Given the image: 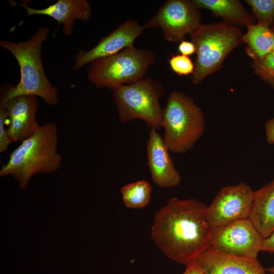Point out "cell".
Segmentation results:
<instances>
[{"label":"cell","instance_id":"18","mask_svg":"<svg viewBox=\"0 0 274 274\" xmlns=\"http://www.w3.org/2000/svg\"><path fill=\"white\" fill-rule=\"evenodd\" d=\"M247 28L243 43L247 44L245 52L253 60L260 59L274 50V32L270 26L258 21Z\"/></svg>","mask_w":274,"mask_h":274},{"label":"cell","instance_id":"19","mask_svg":"<svg viewBox=\"0 0 274 274\" xmlns=\"http://www.w3.org/2000/svg\"><path fill=\"white\" fill-rule=\"evenodd\" d=\"M120 192L126 208L142 209L150 202L152 188L147 181L140 180L124 186Z\"/></svg>","mask_w":274,"mask_h":274},{"label":"cell","instance_id":"24","mask_svg":"<svg viewBox=\"0 0 274 274\" xmlns=\"http://www.w3.org/2000/svg\"><path fill=\"white\" fill-rule=\"evenodd\" d=\"M178 50L182 55L188 56L196 51L195 47L193 43L185 40L179 44Z\"/></svg>","mask_w":274,"mask_h":274},{"label":"cell","instance_id":"14","mask_svg":"<svg viewBox=\"0 0 274 274\" xmlns=\"http://www.w3.org/2000/svg\"><path fill=\"white\" fill-rule=\"evenodd\" d=\"M205 274H265L257 258L226 253L208 247L195 261Z\"/></svg>","mask_w":274,"mask_h":274},{"label":"cell","instance_id":"23","mask_svg":"<svg viewBox=\"0 0 274 274\" xmlns=\"http://www.w3.org/2000/svg\"><path fill=\"white\" fill-rule=\"evenodd\" d=\"M8 113L4 102L0 99V153L7 150L12 143L8 137L7 129L6 128V121Z\"/></svg>","mask_w":274,"mask_h":274},{"label":"cell","instance_id":"20","mask_svg":"<svg viewBox=\"0 0 274 274\" xmlns=\"http://www.w3.org/2000/svg\"><path fill=\"white\" fill-rule=\"evenodd\" d=\"M255 74L274 89V50L251 64Z\"/></svg>","mask_w":274,"mask_h":274},{"label":"cell","instance_id":"1","mask_svg":"<svg viewBox=\"0 0 274 274\" xmlns=\"http://www.w3.org/2000/svg\"><path fill=\"white\" fill-rule=\"evenodd\" d=\"M207 208L194 198L172 197L156 212L152 238L168 258L187 265L210 246L214 228L207 220Z\"/></svg>","mask_w":274,"mask_h":274},{"label":"cell","instance_id":"27","mask_svg":"<svg viewBox=\"0 0 274 274\" xmlns=\"http://www.w3.org/2000/svg\"><path fill=\"white\" fill-rule=\"evenodd\" d=\"M183 274H205L203 269L196 262H193L186 265V268Z\"/></svg>","mask_w":274,"mask_h":274},{"label":"cell","instance_id":"7","mask_svg":"<svg viewBox=\"0 0 274 274\" xmlns=\"http://www.w3.org/2000/svg\"><path fill=\"white\" fill-rule=\"evenodd\" d=\"M113 91V100L121 122L141 119L151 129L162 128L163 109L159 100L165 88L160 81L148 76Z\"/></svg>","mask_w":274,"mask_h":274},{"label":"cell","instance_id":"28","mask_svg":"<svg viewBox=\"0 0 274 274\" xmlns=\"http://www.w3.org/2000/svg\"><path fill=\"white\" fill-rule=\"evenodd\" d=\"M265 269L266 271H267L270 274H274V266L269 267Z\"/></svg>","mask_w":274,"mask_h":274},{"label":"cell","instance_id":"13","mask_svg":"<svg viewBox=\"0 0 274 274\" xmlns=\"http://www.w3.org/2000/svg\"><path fill=\"white\" fill-rule=\"evenodd\" d=\"M169 151L157 130L151 129L147 143V165L152 181L161 188L177 186L181 181Z\"/></svg>","mask_w":274,"mask_h":274},{"label":"cell","instance_id":"26","mask_svg":"<svg viewBox=\"0 0 274 274\" xmlns=\"http://www.w3.org/2000/svg\"><path fill=\"white\" fill-rule=\"evenodd\" d=\"M261 251L274 253V231L264 239Z\"/></svg>","mask_w":274,"mask_h":274},{"label":"cell","instance_id":"8","mask_svg":"<svg viewBox=\"0 0 274 274\" xmlns=\"http://www.w3.org/2000/svg\"><path fill=\"white\" fill-rule=\"evenodd\" d=\"M198 8L192 1L167 0L143 25L145 29L160 28L164 40L175 43L185 40L202 25Z\"/></svg>","mask_w":274,"mask_h":274},{"label":"cell","instance_id":"6","mask_svg":"<svg viewBox=\"0 0 274 274\" xmlns=\"http://www.w3.org/2000/svg\"><path fill=\"white\" fill-rule=\"evenodd\" d=\"M156 61L153 51L133 46L90 62L87 68V77L96 88L113 90L143 78Z\"/></svg>","mask_w":274,"mask_h":274},{"label":"cell","instance_id":"17","mask_svg":"<svg viewBox=\"0 0 274 274\" xmlns=\"http://www.w3.org/2000/svg\"><path fill=\"white\" fill-rule=\"evenodd\" d=\"M198 9H206L231 25L247 26L255 23L254 18L238 0H192Z\"/></svg>","mask_w":274,"mask_h":274},{"label":"cell","instance_id":"9","mask_svg":"<svg viewBox=\"0 0 274 274\" xmlns=\"http://www.w3.org/2000/svg\"><path fill=\"white\" fill-rule=\"evenodd\" d=\"M264 239L248 218L214 228L210 246L226 253L257 258Z\"/></svg>","mask_w":274,"mask_h":274},{"label":"cell","instance_id":"29","mask_svg":"<svg viewBox=\"0 0 274 274\" xmlns=\"http://www.w3.org/2000/svg\"><path fill=\"white\" fill-rule=\"evenodd\" d=\"M270 27H271V30L274 32V23L272 24V26Z\"/></svg>","mask_w":274,"mask_h":274},{"label":"cell","instance_id":"5","mask_svg":"<svg viewBox=\"0 0 274 274\" xmlns=\"http://www.w3.org/2000/svg\"><path fill=\"white\" fill-rule=\"evenodd\" d=\"M242 30L225 22L202 24L190 35L196 57L191 80L200 84L203 79L222 68L225 58L243 43Z\"/></svg>","mask_w":274,"mask_h":274},{"label":"cell","instance_id":"4","mask_svg":"<svg viewBox=\"0 0 274 274\" xmlns=\"http://www.w3.org/2000/svg\"><path fill=\"white\" fill-rule=\"evenodd\" d=\"M162 128V138L169 151L186 153L204 133V113L191 97L173 91L163 108Z\"/></svg>","mask_w":274,"mask_h":274},{"label":"cell","instance_id":"11","mask_svg":"<svg viewBox=\"0 0 274 274\" xmlns=\"http://www.w3.org/2000/svg\"><path fill=\"white\" fill-rule=\"evenodd\" d=\"M144 29V26L138 20L127 19L102 38L90 50L80 51L76 55L73 69H81L95 59L113 55L133 46L134 42Z\"/></svg>","mask_w":274,"mask_h":274},{"label":"cell","instance_id":"10","mask_svg":"<svg viewBox=\"0 0 274 274\" xmlns=\"http://www.w3.org/2000/svg\"><path fill=\"white\" fill-rule=\"evenodd\" d=\"M254 192L244 182L222 187L207 207V217L210 225L215 228L249 218Z\"/></svg>","mask_w":274,"mask_h":274},{"label":"cell","instance_id":"21","mask_svg":"<svg viewBox=\"0 0 274 274\" xmlns=\"http://www.w3.org/2000/svg\"><path fill=\"white\" fill-rule=\"evenodd\" d=\"M258 22L270 26L274 23V0H246Z\"/></svg>","mask_w":274,"mask_h":274},{"label":"cell","instance_id":"3","mask_svg":"<svg viewBox=\"0 0 274 274\" xmlns=\"http://www.w3.org/2000/svg\"><path fill=\"white\" fill-rule=\"evenodd\" d=\"M57 147L56 124L48 122L40 125L32 135L10 154L7 162L1 168L0 175L12 176L23 189L32 176L51 173L60 167L62 157Z\"/></svg>","mask_w":274,"mask_h":274},{"label":"cell","instance_id":"2","mask_svg":"<svg viewBox=\"0 0 274 274\" xmlns=\"http://www.w3.org/2000/svg\"><path fill=\"white\" fill-rule=\"evenodd\" d=\"M49 27L41 26L27 41L20 42L1 40L0 47L15 58L20 71L19 82L14 86L3 87L6 100L21 95L40 97L50 105L59 101L58 91L45 74L41 56V47L48 39Z\"/></svg>","mask_w":274,"mask_h":274},{"label":"cell","instance_id":"12","mask_svg":"<svg viewBox=\"0 0 274 274\" xmlns=\"http://www.w3.org/2000/svg\"><path fill=\"white\" fill-rule=\"evenodd\" d=\"M8 113V135L12 142H22L39 128L36 114L39 108L37 97L21 95L6 100L1 92V98Z\"/></svg>","mask_w":274,"mask_h":274},{"label":"cell","instance_id":"25","mask_svg":"<svg viewBox=\"0 0 274 274\" xmlns=\"http://www.w3.org/2000/svg\"><path fill=\"white\" fill-rule=\"evenodd\" d=\"M266 141L269 145L274 144V117L267 121L265 124Z\"/></svg>","mask_w":274,"mask_h":274},{"label":"cell","instance_id":"22","mask_svg":"<svg viewBox=\"0 0 274 274\" xmlns=\"http://www.w3.org/2000/svg\"><path fill=\"white\" fill-rule=\"evenodd\" d=\"M172 70L179 76L192 74L194 64L188 56L182 54L173 55L168 60Z\"/></svg>","mask_w":274,"mask_h":274},{"label":"cell","instance_id":"16","mask_svg":"<svg viewBox=\"0 0 274 274\" xmlns=\"http://www.w3.org/2000/svg\"><path fill=\"white\" fill-rule=\"evenodd\" d=\"M249 218L264 238L274 231V179L254 191Z\"/></svg>","mask_w":274,"mask_h":274},{"label":"cell","instance_id":"15","mask_svg":"<svg viewBox=\"0 0 274 274\" xmlns=\"http://www.w3.org/2000/svg\"><path fill=\"white\" fill-rule=\"evenodd\" d=\"M12 6L24 7L28 16L33 15L48 16L58 23L57 27L62 24V32L64 36L72 34L75 21H88L91 17L92 10L87 0H58L52 5L43 9H35L28 7L26 3L20 4L9 1Z\"/></svg>","mask_w":274,"mask_h":274}]
</instances>
